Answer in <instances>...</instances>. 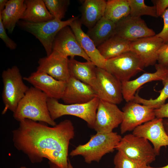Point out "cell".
Segmentation results:
<instances>
[{"mask_svg": "<svg viewBox=\"0 0 168 168\" xmlns=\"http://www.w3.org/2000/svg\"><path fill=\"white\" fill-rule=\"evenodd\" d=\"M144 67L140 58L129 51L107 60L105 69L122 82L129 81Z\"/></svg>", "mask_w": 168, "mask_h": 168, "instance_id": "8", "label": "cell"}, {"mask_svg": "<svg viewBox=\"0 0 168 168\" xmlns=\"http://www.w3.org/2000/svg\"><path fill=\"white\" fill-rule=\"evenodd\" d=\"M93 89L100 100L116 105L123 100L121 82L104 69L96 67Z\"/></svg>", "mask_w": 168, "mask_h": 168, "instance_id": "9", "label": "cell"}, {"mask_svg": "<svg viewBox=\"0 0 168 168\" xmlns=\"http://www.w3.org/2000/svg\"><path fill=\"white\" fill-rule=\"evenodd\" d=\"M78 18V16H73L64 21L54 18L39 23L20 20L17 25L20 28L31 34L37 39L44 47L47 56H49L52 52L53 42L58 33L64 27L69 26Z\"/></svg>", "mask_w": 168, "mask_h": 168, "instance_id": "5", "label": "cell"}, {"mask_svg": "<svg viewBox=\"0 0 168 168\" xmlns=\"http://www.w3.org/2000/svg\"><path fill=\"white\" fill-rule=\"evenodd\" d=\"M1 19L0 17V38L4 43L6 46L11 50L16 49V44L7 35Z\"/></svg>", "mask_w": 168, "mask_h": 168, "instance_id": "32", "label": "cell"}, {"mask_svg": "<svg viewBox=\"0 0 168 168\" xmlns=\"http://www.w3.org/2000/svg\"><path fill=\"white\" fill-rule=\"evenodd\" d=\"M78 18L70 24L79 44L84 52L96 67L104 69L107 60L101 54L93 40L82 30Z\"/></svg>", "mask_w": 168, "mask_h": 168, "instance_id": "20", "label": "cell"}, {"mask_svg": "<svg viewBox=\"0 0 168 168\" xmlns=\"http://www.w3.org/2000/svg\"><path fill=\"white\" fill-rule=\"evenodd\" d=\"M52 52L66 58H74L78 56L87 62H91L81 47L69 26L64 27L57 34L53 42Z\"/></svg>", "mask_w": 168, "mask_h": 168, "instance_id": "13", "label": "cell"}, {"mask_svg": "<svg viewBox=\"0 0 168 168\" xmlns=\"http://www.w3.org/2000/svg\"><path fill=\"white\" fill-rule=\"evenodd\" d=\"M131 42L114 35L97 47L106 60L113 58L130 51Z\"/></svg>", "mask_w": 168, "mask_h": 168, "instance_id": "26", "label": "cell"}, {"mask_svg": "<svg viewBox=\"0 0 168 168\" xmlns=\"http://www.w3.org/2000/svg\"><path fill=\"white\" fill-rule=\"evenodd\" d=\"M68 68L71 76L92 87L95 86L96 66L92 62H82L74 58L68 59Z\"/></svg>", "mask_w": 168, "mask_h": 168, "instance_id": "22", "label": "cell"}, {"mask_svg": "<svg viewBox=\"0 0 168 168\" xmlns=\"http://www.w3.org/2000/svg\"><path fill=\"white\" fill-rule=\"evenodd\" d=\"M157 61L158 64L168 68V43L164 44L159 49Z\"/></svg>", "mask_w": 168, "mask_h": 168, "instance_id": "33", "label": "cell"}, {"mask_svg": "<svg viewBox=\"0 0 168 168\" xmlns=\"http://www.w3.org/2000/svg\"><path fill=\"white\" fill-rule=\"evenodd\" d=\"M164 44L162 40L156 35L142 38L131 42L130 51L139 57L147 67L157 61L158 51Z\"/></svg>", "mask_w": 168, "mask_h": 168, "instance_id": "16", "label": "cell"}, {"mask_svg": "<svg viewBox=\"0 0 168 168\" xmlns=\"http://www.w3.org/2000/svg\"><path fill=\"white\" fill-rule=\"evenodd\" d=\"M8 0H0V13L4 9Z\"/></svg>", "mask_w": 168, "mask_h": 168, "instance_id": "37", "label": "cell"}, {"mask_svg": "<svg viewBox=\"0 0 168 168\" xmlns=\"http://www.w3.org/2000/svg\"><path fill=\"white\" fill-rule=\"evenodd\" d=\"M122 109L123 119L120 133L133 131L136 127L156 118L154 109L133 101L127 102Z\"/></svg>", "mask_w": 168, "mask_h": 168, "instance_id": "10", "label": "cell"}, {"mask_svg": "<svg viewBox=\"0 0 168 168\" xmlns=\"http://www.w3.org/2000/svg\"><path fill=\"white\" fill-rule=\"evenodd\" d=\"M122 138L117 133L113 131L96 132L87 143L79 145L69 155L72 157L81 156L88 164L93 161L99 162L105 155L114 151Z\"/></svg>", "mask_w": 168, "mask_h": 168, "instance_id": "3", "label": "cell"}, {"mask_svg": "<svg viewBox=\"0 0 168 168\" xmlns=\"http://www.w3.org/2000/svg\"><path fill=\"white\" fill-rule=\"evenodd\" d=\"M123 116L117 105L100 99L93 129L96 132H112L121 124Z\"/></svg>", "mask_w": 168, "mask_h": 168, "instance_id": "11", "label": "cell"}, {"mask_svg": "<svg viewBox=\"0 0 168 168\" xmlns=\"http://www.w3.org/2000/svg\"><path fill=\"white\" fill-rule=\"evenodd\" d=\"M162 18L164 25L161 31L156 34L157 37L161 38L164 44L168 43V8L161 16Z\"/></svg>", "mask_w": 168, "mask_h": 168, "instance_id": "34", "label": "cell"}, {"mask_svg": "<svg viewBox=\"0 0 168 168\" xmlns=\"http://www.w3.org/2000/svg\"><path fill=\"white\" fill-rule=\"evenodd\" d=\"M23 79L44 93L48 98L58 100L63 95L67 82L58 80L43 72L36 71Z\"/></svg>", "mask_w": 168, "mask_h": 168, "instance_id": "15", "label": "cell"}, {"mask_svg": "<svg viewBox=\"0 0 168 168\" xmlns=\"http://www.w3.org/2000/svg\"><path fill=\"white\" fill-rule=\"evenodd\" d=\"M48 98L41 91L33 86L29 87L13 113V118L19 122L27 119L55 126L57 124L48 109Z\"/></svg>", "mask_w": 168, "mask_h": 168, "instance_id": "2", "label": "cell"}, {"mask_svg": "<svg viewBox=\"0 0 168 168\" xmlns=\"http://www.w3.org/2000/svg\"><path fill=\"white\" fill-rule=\"evenodd\" d=\"M50 13L54 19L62 20L70 4L68 0H43Z\"/></svg>", "mask_w": 168, "mask_h": 168, "instance_id": "30", "label": "cell"}, {"mask_svg": "<svg viewBox=\"0 0 168 168\" xmlns=\"http://www.w3.org/2000/svg\"><path fill=\"white\" fill-rule=\"evenodd\" d=\"M147 168H168V164L166 166L160 167H154L151 166H150L148 165L147 166Z\"/></svg>", "mask_w": 168, "mask_h": 168, "instance_id": "39", "label": "cell"}, {"mask_svg": "<svg viewBox=\"0 0 168 168\" xmlns=\"http://www.w3.org/2000/svg\"><path fill=\"white\" fill-rule=\"evenodd\" d=\"M106 5L105 0H85L81 8L82 16L80 19L82 25L88 29L92 28L104 16Z\"/></svg>", "mask_w": 168, "mask_h": 168, "instance_id": "21", "label": "cell"}, {"mask_svg": "<svg viewBox=\"0 0 168 168\" xmlns=\"http://www.w3.org/2000/svg\"><path fill=\"white\" fill-rule=\"evenodd\" d=\"M115 149L128 157L147 165L155 161L156 156L153 147L147 139L128 134L122 137Z\"/></svg>", "mask_w": 168, "mask_h": 168, "instance_id": "7", "label": "cell"}, {"mask_svg": "<svg viewBox=\"0 0 168 168\" xmlns=\"http://www.w3.org/2000/svg\"><path fill=\"white\" fill-rule=\"evenodd\" d=\"M116 24L114 35L131 42L156 35L154 31L148 27L145 21L140 17L129 15Z\"/></svg>", "mask_w": 168, "mask_h": 168, "instance_id": "14", "label": "cell"}, {"mask_svg": "<svg viewBox=\"0 0 168 168\" xmlns=\"http://www.w3.org/2000/svg\"><path fill=\"white\" fill-rule=\"evenodd\" d=\"M99 100L96 97L86 103L67 104L60 103L58 100L48 98L47 104L53 120L65 115L74 116L83 120L89 127L93 129Z\"/></svg>", "mask_w": 168, "mask_h": 168, "instance_id": "6", "label": "cell"}, {"mask_svg": "<svg viewBox=\"0 0 168 168\" xmlns=\"http://www.w3.org/2000/svg\"><path fill=\"white\" fill-rule=\"evenodd\" d=\"M116 25L104 16L86 34L97 47L114 35Z\"/></svg>", "mask_w": 168, "mask_h": 168, "instance_id": "25", "label": "cell"}, {"mask_svg": "<svg viewBox=\"0 0 168 168\" xmlns=\"http://www.w3.org/2000/svg\"><path fill=\"white\" fill-rule=\"evenodd\" d=\"M42 122L26 119L12 131L15 147L32 163L47 159L50 168H68L70 141L75 136L72 122L65 119L50 127Z\"/></svg>", "mask_w": 168, "mask_h": 168, "instance_id": "1", "label": "cell"}, {"mask_svg": "<svg viewBox=\"0 0 168 168\" xmlns=\"http://www.w3.org/2000/svg\"><path fill=\"white\" fill-rule=\"evenodd\" d=\"M164 126L165 127V129L167 135H168V120L166 121Z\"/></svg>", "mask_w": 168, "mask_h": 168, "instance_id": "38", "label": "cell"}, {"mask_svg": "<svg viewBox=\"0 0 168 168\" xmlns=\"http://www.w3.org/2000/svg\"><path fill=\"white\" fill-rule=\"evenodd\" d=\"M156 118H168V103L165 104L159 108L154 109Z\"/></svg>", "mask_w": 168, "mask_h": 168, "instance_id": "36", "label": "cell"}, {"mask_svg": "<svg viewBox=\"0 0 168 168\" xmlns=\"http://www.w3.org/2000/svg\"><path fill=\"white\" fill-rule=\"evenodd\" d=\"M68 59L52 52L49 55L39 59L36 71L44 72L58 80L67 82L70 77Z\"/></svg>", "mask_w": 168, "mask_h": 168, "instance_id": "17", "label": "cell"}, {"mask_svg": "<svg viewBox=\"0 0 168 168\" xmlns=\"http://www.w3.org/2000/svg\"><path fill=\"white\" fill-rule=\"evenodd\" d=\"M130 8V15L135 17H140L146 15L157 17L156 7L146 5L143 0H128Z\"/></svg>", "mask_w": 168, "mask_h": 168, "instance_id": "29", "label": "cell"}, {"mask_svg": "<svg viewBox=\"0 0 168 168\" xmlns=\"http://www.w3.org/2000/svg\"><path fill=\"white\" fill-rule=\"evenodd\" d=\"M26 9L21 20L33 23L51 20L54 18L48 10L43 0H25Z\"/></svg>", "mask_w": 168, "mask_h": 168, "instance_id": "24", "label": "cell"}, {"mask_svg": "<svg viewBox=\"0 0 168 168\" xmlns=\"http://www.w3.org/2000/svg\"><path fill=\"white\" fill-rule=\"evenodd\" d=\"M20 168H27L25 166H22L20 167Z\"/></svg>", "mask_w": 168, "mask_h": 168, "instance_id": "41", "label": "cell"}, {"mask_svg": "<svg viewBox=\"0 0 168 168\" xmlns=\"http://www.w3.org/2000/svg\"><path fill=\"white\" fill-rule=\"evenodd\" d=\"M163 88L159 91L160 95L156 98L147 100L140 97L138 93L135 94L133 101L142 104L150 107L156 109L159 108L165 104L166 100L168 98V77L162 81Z\"/></svg>", "mask_w": 168, "mask_h": 168, "instance_id": "28", "label": "cell"}, {"mask_svg": "<svg viewBox=\"0 0 168 168\" xmlns=\"http://www.w3.org/2000/svg\"><path fill=\"white\" fill-rule=\"evenodd\" d=\"M132 133L149 141L156 156L160 154L162 147L168 146V135L162 118L156 117L139 126L133 130Z\"/></svg>", "mask_w": 168, "mask_h": 168, "instance_id": "12", "label": "cell"}, {"mask_svg": "<svg viewBox=\"0 0 168 168\" xmlns=\"http://www.w3.org/2000/svg\"><path fill=\"white\" fill-rule=\"evenodd\" d=\"M26 9L24 0H8L5 8L0 13L3 24L12 34L18 21L21 20Z\"/></svg>", "mask_w": 168, "mask_h": 168, "instance_id": "23", "label": "cell"}, {"mask_svg": "<svg viewBox=\"0 0 168 168\" xmlns=\"http://www.w3.org/2000/svg\"><path fill=\"white\" fill-rule=\"evenodd\" d=\"M66 82L61 99L65 104L85 103L97 97L92 87L72 77Z\"/></svg>", "mask_w": 168, "mask_h": 168, "instance_id": "18", "label": "cell"}, {"mask_svg": "<svg viewBox=\"0 0 168 168\" xmlns=\"http://www.w3.org/2000/svg\"><path fill=\"white\" fill-rule=\"evenodd\" d=\"M3 83L2 98L4 107L2 114L8 110L13 113L29 88L24 83L18 68L14 66L4 70L2 74Z\"/></svg>", "mask_w": 168, "mask_h": 168, "instance_id": "4", "label": "cell"}, {"mask_svg": "<svg viewBox=\"0 0 168 168\" xmlns=\"http://www.w3.org/2000/svg\"><path fill=\"white\" fill-rule=\"evenodd\" d=\"M113 162L114 168H147L148 166L128 157L120 151L115 155Z\"/></svg>", "mask_w": 168, "mask_h": 168, "instance_id": "31", "label": "cell"}, {"mask_svg": "<svg viewBox=\"0 0 168 168\" xmlns=\"http://www.w3.org/2000/svg\"><path fill=\"white\" fill-rule=\"evenodd\" d=\"M152 2L156 7L158 17L161 16L168 8V0H153Z\"/></svg>", "mask_w": 168, "mask_h": 168, "instance_id": "35", "label": "cell"}, {"mask_svg": "<svg viewBox=\"0 0 168 168\" xmlns=\"http://www.w3.org/2000/svg\"><path fill=\"white\" fill-rule=\"evenodd\" d=\"M68 168H73V167L71 164L69 160H68Z\"/></svg>", "mask_w": 168, "mask_h": 168, "instance_id": "40", "label": "cell"}, {"mask_svg": "<svg viewBox=\"0 0 168 168\" xmlns=\"http://www.w3.org/2000/svg\"><path fill=\"white\" fill-rule=\"evenodd\" d=\"M155 66L154 72L144 73L134 80L121 82L123 98L127 102L133 100L136 91L143 85L153 81H162L168 77V68L159 64Z\"/></svg>", "mask_w": 168, "mask_h": 168, "instance_id": "19", "label": "cell"}, {"mask_svg": "<svg viewBox=\"0 0 168 168\" xmlns=\"http://www.w3.org/2000/svg\"><path fill=\"white\" fill-rule=\"evenodd\" d=\"M128 0H109L106 1L104 16L116 23L130 15Z\"/></svg>", "mask_w": 168, "mask_h": 168, "instance_id": "27", "label": "cell"}]
</instances>
